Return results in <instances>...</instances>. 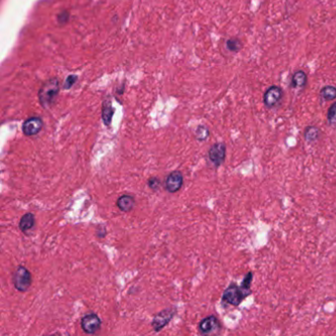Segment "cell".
I'll return each mask as SVG.
<instances>
[{
  "label": "cell",
  "mask_w": 336,
  "mask_h": 336,
  "mask_svg": "<svg viewBox=\"0 0 336 336\" xmlns=\"http://www.w3.org/2000/svg\"><path fill=\"white\" fill-rule=\"evenodd\" d=\"M34 226H35V216L32 213L25 214L21 218L20 223H19V228L23 233L30 231L31 229H33Z\"/></svg>",
  "instance_id": "12"
},
{
  "label": "cell",
  "mask_w": 336,
  "mask_h": 336,
  "mask_svg": "<svg viewBox=\"0 0 336 336\" xmlns=\"http://www.w3.org/2000/svg\"><path fill=\"white\" fill-rule=\"evenodd\" d=\"M242 290L243 289H240L235 284L229 286L223 294V301L230 305L238 306L244 299V294Z\"/></svg>",
  "instance_id": "3"
},
{
  "label": "cell",
  "mask_w": 336,
  "mask_h": 336,
  "mask_svg": "<svg viewBox=\"0 0 336 336\" xmlns=\"http://www.w3.org/2000/svg\"><path fill=\"white\" fill-rule=\"evenodd\" d=\"M320 130L316 126H309L305 130V138L307 141H315L319 138Z\"/></svg>",
  "instance_id": "16"
},
{
  "label": "cell",
  "mask_w": 336,
  "mask_h": 336,
  "mask_svg": "<svg viewBox=\"0 0 336 336\" xmlns=\"http://www.w3.org/2000/svg\"><path fill=\"white\" fill-rule=\"evenodd\" d=\"M328 120L332 126H336V103L330 108L328 113Z\"/></svg>",
  "instance_id": "19"
},
{
  "label": "cell",
  "mask_w": 336,
  "mask_h": 336,
  "mask_svg": "<svg viewBox=\"0 0 336 336\" xmlns=\"http://www.w3.org/2000/svg\"><path fill=\"white\" fill-rule=\"evenodd\" d=\"M283 92L281 88L277 86L270 87L263 96V103L267 108H272L281 100Z\"/></svg>",
  "instance_id": "8"
},
{
  "label": "cell",
  "mask_w": 336,
  "mask_h": 336,
  "mask_svg": "<svg viewBox=\"0 0 336 336\" xmlns=\"http://www.w3.org/2000/svg\"><path fill=\"white\" fill-rule=\"evenodd\" d=\"M13 284L19 292H26L32 284V275L24 266H18L13 273Z\"/></svg>",
  "instance_id": "2"
},
{
  "label": "cell",
  "mask_w": 336,
  "mask_h": 336,
  "mask_svg": "<svg viewBox=\"0 0 336 336\" xmlns=\"http://www.w3.org/2000/svg\"><path fill=\"white\" fill-rule=\"evenodd\" d=\"M321 96L327 100L332 101L336 98V88L334 86H326L321 90Z\"/></svg>",
  "instance_id": "15"
},
{
  "label": "cell",
  "mask_w": 336,
  "mask_h": 336,
  "mask_svg": "<svg viewBox=\"0 0 336 336\" xmlns=\"http://www.w3.org/2000/svg\"><path fill=\"white\" fill-rule=\"evenodd\" d=\"M183 183V176L179 170L171 171L166 178V189L169 193H174L178 191Z\"/></svg>",
  "instance_id": "6"
},
{
  "label": "cell",
  "mask_w": 336,
  "mask_h": 336,
  "mask_svg": "<svg viewBox=\"0 0 336 336\" xmlns=\"http://www.w3.org/2000/svg\"><path fill=\"white\" fill-rule=\"evenodd\" d=\"M306 83H307V74L304 71L299 70L293 75L292 85L294 87L303 88V87L306 86Z\"/></svg>",
  "instance_id": "14"
},
{
  "label": "cell",
  "mask_w": 336,
  "mask_h": 336,
  "mask_svg": "<svg viewBox=\"0 0 336 336\" xmlns=\"http://www.w3.org/2000/svg\"><path fill=\"white\" fill-rule=\"evenodd\" d=\"M42 128V121L41 118L38 117H33L28 119L24 124H23V133L26 136H34L37 135Z\"/></svg>",
  "instance_id": "5"
},
{
  "label": "cell",
  "mask_w": 336,
  "mask_h": 336,
  "mask_svg": "<svg viewBox=\"0 0 336 336\" xmlns=\"http://www.w3.org/2000/svg\"><path fill=\"white\" fill-rule=\"evenodd\" d=\"M252 273H248L247 276L245 277L244 281H243V285H242V289L248 291L250 289L251 283H252Z\"/></svg>",
  "instance_id": "20"
},
{
  "label": "cell",
  "mask_w": 336,
  "mask_h": 336,
  "mask_svg": "<svg viewBox=\"0 0 336 336\" xmlns=\"http://www.w3.org/2000/svg\"><path fill=\"white\" fill-rule=\"evenodd\" d=\"M227 47L233 51H239L242 47V43L237 39H231L227 42Z\"/></svg>",
  "instance_id": "18"
},
{
  "label": "cell",
  "mask_w": 336,
  "mask_h": 336,
  "mask_svg": "<svg viewBox=\"0 0 336 336\" xmlns=\"http://www.w3.org/2000/svg\"><path fill=\"white\" fill-rule=\"evenodd\" d=\"M59 92V82L57 79H51L47 81L39 92V100L41 105L47 109L55 101L56 96Z\"/></svg>",
  "instance_id": "1"
},
{
  "label": "cell",
  "mask_w": 336,
  "mask_h": 336,
  "mask_svg": "<svg viewBox=\"0 0 336 336\" xmlns=\"http://www.w3.org/2000/svg\"><path fill=\"white\" fill-rule=\"evenodd\" d=\"M117 205L118 207L124 211V212H129L133 209L134 205H135V200H134V197L131 196V195H128V194H125V195H122L118 201H117Z\"/></svg>",
  "instance_id": "11"
},
{
  "label": "cell",
  "mask_w": 336,
  "mask_h": 336,
  "mask_svg": "<svg viewBox=\"0 0 336 336\" xmlns=\"http://www.w3.org/2000/svg\"><path fill=\"white\" fill-rule=\"evenodd\" d=\"M69 19V13L67 11H63L58 15V22L60 24H64L65 22H67Z\"/></svg>",
  "instance_id": "23"
},
{
  "label": "cell",
  "mask_w": 336,
  "mask_h": 336,
  "mask_svg": "<svg viewBox=\"0 0 336 336\" xmlns=\"http://www.w3.org/2000/svg\"><path fill=\"white\" fill-rule=\"evenodd\" d=\"M195 135H196V138L200 141H203V140H206L207 137L209 136V130L203 126H200L197 127L196 129V132H195Z\"/></svg>",
  "instance_id": "17"
},
{
  "label": "cell",
  "mask_w": 336,
  "mask_h": 336,
  "mask_svg": "<svg viewBox=\"0 0 336 336\" xmlns=\"http://www.w3.org/2000/svg\"><path fill=\"white\" fill-rule=\"evenodd\" d=\"M217 330H219V323L218 320L213 316L202 320L199 324V331L202 335H209L216 332Z\"/></svg>",
  "instance_id": "10"
},
{
  "label": "cell",
  "mask_w": 336,
  "mask_h": 336,
  "mask_svg": "<svg viewBox=\"0 0 336 336\" xmlns=\"http://www.w3.org/2000/svg\"><path fill=\"white\" fill-rule=\"evenodd\" d=\"M174 315L173 310H164L157 314L152 322V328L155 332H160L164 327H166L172 319Z\"/></svg>",
  "instance_id": "9"
},
{
  "label": "cell",
  "mask_w": 336,
  "mask_h": 336,
  "mask_svg": "<svg viewBox=\"0 0 336 336\" xmlns=\"http://www.w3.org/2000/svg\"><path fill=\"white\" fill-rule=\"evenodd\" d=\"M209 159L215 166H220L226 157V146L223 143L214 144L209 150Z\"/></svg>",
  "instance_id": "7"
},
{
  "label": "cell",
  "mask_w": 336,
  "mask_h": 336,
  "mask_svg": "<svg viewBox=\"0 0 336 336\" xmlns=\"http://www.w3.org/2000/svg\"><path fill=\"white\" fill-rule=\"evenodd\" d=\"M114 116V109L110 102H105L103 104V112H102V118L106 126H110L112 123V119Z\"/></svg>",
  "instance_id": "13"
},
{
  "label": "cell",
  "mask_w": 336,
  "mask_h": 336,
  "mask_svg": "<svg viewBox=\"0 0 336 336\" xmlns=\"http://www.w3.org/2000/svg\"><path fill=\"white\" fill-rule=\"evenodd\" d=\"M101 325L102 322L100 318L95 314L87 315L81 321V328L88 335L96 334L100 330Z\"/></svg>",
  "instance_id": "4"
},
{
  "label": "cell",
  "mask_w": 336,
  "mask_h": 336,
  "mask_svg": "<svg viewBox=\"0 0 336 336\" xmlns=\"http://www.w3.org/2000/svg\"><path fill=\"white\" fill-rule=\"evenodd\" d=\"M76 81H77V76H76V75H71V76H69V77L66 79V81H65V85H64L65 89H69Z\"/></svg>",
  "instance_id": "22"
},
{
  "label": "cell",
  "mask_w": 336,
  "mask_h": 336,
  "mask_svg": "<svg viewBox=\"0 0 336 336\" xmlns=\"http://www.w3.org/2000/svg\"><path fill=\"white\" fill-rule=\"evenodd\" d=\"M148 185L151 189L153 190H157L160 186V180L157 178V177H151L149 180H148Z\"/></svg>",
  "instance_id": "21"
}]
</instances>
